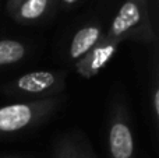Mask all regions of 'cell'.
Wrapping results in <instances>:
<instances>
[{"instance_id": "cell-1", "label": "cell", "mask_w": 159, "mask_h": 158, "mask_svg": "<svg viewBox=\"0 0 159 158\" xmlns=\"http://www.w3.org/2000/svg\"><path fill=\"white\" fill-rule=\"evenodd\" d=\"M66 101V95L36 101H17L0 106V139L35 130L46 123Z\"/></svg>"}, {"instance_id": "cell-2", "label": "cell", "mask_w": 159, "mask_h": 158, "mask_svg": "<svg viewBox=\"0 0 159 158\" xmlns=\"http://www.w3.org/2000/svg\"><path fill=\"white\" fill-rule=\"evenodd\" d=\"M105 35L120 44L130 41L154 46L158 45L149 0H123Z\"/></svg>"}, {"instance_id": "cell-3", "label": "cell", "mask_w": 159, "mask_h": 158, "mask_svg": "<svg viewBox=\"0 0 159 158\" xmlns=\"http://www.w3.org/2000/svg\"><path fill=\"white\" fill-rule=\"evenodd\" d=\"M66 70H34L0 86V92L17 101H36L64 95Z\"/></svg>"}, {"instance_id": "cell-4", "label": "cell", "mask_w": 159, "mask_h": 158, "mask_svg": "<svg viewBox=\"0 0 159 158\" xmlns=\"http://www.w3.org/2000/svg\"><path fill=\"white\" fill-rule=\"evenodd\" d=\"M106 158H137L131 114L123 92L110 98L106 119Z\"/></svg>"}, {"instance_id": "cell-5", "label": "cell", "mask_w": 159, "mask_h": 158, "mask_svg": "<svg viewBox=\"0 0 159 158\" xmlns=\"http://www.w3.org/2000/svg\"><path fill=\"white\" fill-rule=\"evenodd\" d=\"M119 48H120V42L113 41V39L107 38L103 34L101 41L87 55H84L80 60L74 63L75 73L80 77L85 78V80H89V78L95 77L115 58Z\"/></svg>"}, {"instance_id": "cell-6", "label": "cell", "mask_w": 159, "mask_h": 158, "mask_svg": "<svg viewBox=\"0 0 159 158\" xmlns=\"http://www.w3.org/2000/svg\"><path fill=\"white\" fill-rule=\"evenodd\" d=\"M53 158H98L89 139L81 130H69L57 136Z\"/></svg>"}, {"instance_id": "cell-7", "label": "cell", "mask_w": 159, "mask_h": 158, "mask_svg": "<svg viewBox=\"0 0 159 158\" xmlns=\"http://www.w3.org/2000/svg\"><path fill=\"white\" fill-rule=\"evenodd\" d=\"M105 30L99 22H88L75 31L67 48V58L70 62L75 63L77 60L87 55L103 36Z\"/></svg>"}, {"instance_id": "cell-8", "label": "cell", "mask_w": 159, "mask_h": 158, "mask_svg": "<svg viewBox=\"0 0 159 158\" xmlns=\"http://www.w3.org/2000/svg\"><path fill=\"white\" fill-rule=\"evenodd\" d=\"M57 6V0H24L10 17L22 25H34L48 18Z\"/></svg>"}, {"instance_id": "cell-9", "label": "cell", "mask_w": 159, "mask_h": 158, "mask_svg": "<svg viewBox=\"0 0 159 158\" xmlns=\"http://www.w3.org/2000/svg\"><path fill=\"white\" fill-rule=\"evenodd\" d=\"M30 55V45L21 39L0 38V70L20 64Z\"/></svg>"}, {"instance_id": "cell-10", "label": "cell", "mask_w": 159, "mask_h": 158, "mask_svg": "<svg viewBox=\"0 0 159 158\" xmlns=\"http://www.w3.org/2000/svg\"><path fill=\"white\" fill-rule=\"evenodd\" d=\"M155 59H154V69L151 76V86L148 88V109L149 116L152 120L154 132L158 133L159 129V73H158V52L155 46Z\"/></svg>"}, {"instance_id": "cell-11", "label": "cell", "mask_w": 159, "mask_h": 158, "mask_svg": "<svg viewBox=\"0 0 159 158\" xmlns=\"http://www.w3.org/2000/svg\"><path fill=\"white\" fill-rule=\"evenodd\" d=\"M22 2H24V0H7V3H6V11H7L8 14H11Z\"/></svg>"}, {"instance_id": "cell-12", "label": "cell", "mask_w": 159, "mask_h": 158, "mask_svg": "<svg viewBox=\"0 0 159 158\" xmlns=\"http://www.w3.org/2000/svg\"><path fill=\"white\" fill-rule=\"evenodd\" d=\"M81 0H57V4H60L63 8H71L77 6Z\"/></svg>"}, {"instance_id": "cell-13", "label": "cell", "mask_w": 159, "mask_h": 158, "mask_svg": "<svg viewBox=\"0 0 159 158\" xmlns=\"http://www.w3.org/2000/svg\"><path fill=\"white\" fill-rule=\"evenodd\" d=\"M0 158H18V157H14V156H0Z\"/></svg>"}]
</instances>
